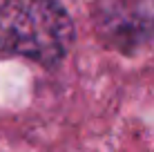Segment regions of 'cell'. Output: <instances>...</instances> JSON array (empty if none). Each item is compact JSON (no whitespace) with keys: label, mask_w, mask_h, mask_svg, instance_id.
<instances>
[{"label":"cell","mask_w":154,"mask_h":152,"mask_svg":"<svg viewBox=\"0 0 154 152\" xmlns=\"http://www.w3.org/2000/svg\"><path fill=\"white\" fill-rule=\"evenodd\" d=\"M76 27L58 0H5L0 5V51L54 67L69 54Z\"/></svg>","instance_id":"1"},{"label":"cell","mask_w":154,"mask_h":152,"mask_svg":"<svg viewBox=\"0 0 154 152\" xmlns=\"http://www.w3.org/2000/svg\"><path fill=\"white\" fill-rule=\"evenodd\" d=\"M94 27L105 45L132 51L154 38V0H96Z\"/></svg>","instance_id":"2"}]
</instances>
